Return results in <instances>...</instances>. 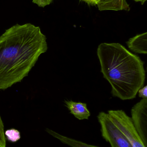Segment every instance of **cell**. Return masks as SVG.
<instances>
[{
	"label": "cell",
	"mask_w": 147,
	"mask_h": 147,
	"mask_svg": "<svg viewBox=\"0 0 147 147\" xmlns=\"http://www.w3.org/2000/svg\"><path fill=\"white\" fill-rule=\"evenodd\" d=\"M47 49L39 27L16 24L6 30L0 36V90L21 82Z\"/></svg>",
	"instance_id": "6da1fadb"
},
{
	"label": "cell",
	"mask_w": 147,
	"mask_h": 147,
	"mask_svg": "<svg viewBox=\"0 0 147 147\" xmlns=\"http://www.w3.org/2000/svg\"><path fill=\"white\" fill-rule=\"evenodd\" d=\"M97 53L101 72L111 85L112 96L123 100L135 98L145 84L144 62L119 43H102Z\"/></svg>",
	"instance_id": "7a4b0ae2"
},
{
	"label": "cell",
	"mask_w": 147,
	"mask_h": 147,
	"mask_svg": "<svg viewBox=\"0 0 147 147\" xmlns=\"http://www.w3.org/2000/svg\"><path fill=\"white\" fill-rule=\"evenodd\" d=\"M108 114L114 124L123 134L133 147H146L144 146L131 117L122 110H110Z\"/></svg>",
	"instance_id": "3957f363"
},
{
	"label": "cell",
	"mask_w": 147,
	"mask_h": 147,
	"mask_svg": "<svg viewBox=\"0 0 147 147\" xmlns=\"http://www.w3.org/2000/svg\"><path fill=\"white\" fill-rule=\"evenodd\" d=\"M104 139L111 147H133L127 138L114 124L108 113L101 112L97 116Z\"/></svg>",
	"instance_id": "277c9868"
},
{
	"label": "cell",
	"mask_w": 147,
	"mask_h": 147,
	"mask_svg": "<svg viewBox=\"0 0 147 147\" xmlns=\"http://www.w3.org/2000/svg\"><path fill=\"white\" fill-rule=\"evenodd\" d=\"M132 121L144 146L147 147V99L142 98L131 109Z\"/></svg>",
	"instance_id": "5b68a950"
},
{
	"label": "cell",
	"mask_w": 147,
	"mask_h": 147,
	"mask_svg": "<svg viewBox=\"0 0 147 147\" xmlns=\"http://www.w3.org/2000/svg\"><path fill=\"white\" fill-rule=\"evenodd\" d=\"M65 105L70 113L79 120H88L91 113L87 107V104L81 102H76L72 100L65 101Z\"/></svg>",
	"instance_id": "8992f818"
},
{
	"label": "cell",
	"mask_w": 147,
	"mask_h": 147,
	"mask_svg": "<svg viewBox=\"0 0 147 147\" xmlns=\"http://www.w3.org/2000/svg\"><path fill=\"white\" fill-rule=\"evenodd\" d=\"M128 48L133 52L140 54L147 53V33L138 34L127 42Z\"/></svg>",
	"instance_id": "52a82bcc"
},
{
	"label": "cell",
	"mask_w": 147,
	"mask_h": 147,
	"mask_svg": "<svg viewBox=\"0 0 147 147\" xmlns=\"http://www.w3.org/2000/svg\"><path fill=\"white\" fill-rule=\"evenodd\" d=\"M46 131L53 137L56 138L64 144L71 147H99L87 144L70 137H66L49 129H47Z\"/></svg>",
	"instance_id": "ba28073f"
},
{
	"label": "cell",
	"mask_w": 147,
	"mask_h": 147,
	"mask_svg": "<svg viewBox=\"0 0 147 147\" xmlns=\"http://www.w3.org/2000/svg\"><path fill=\"white\" fill-rule=\"evenodd\" d=\"M4 134L8 140L12 142H16L20 138V135L19 131L14 129L7 130Z\"/></svg>",
	"instance_id": "9c48e42d"
},
{
	"label": "cell",
	"mask_w": 147,
	"mask_h": 147,
	"mask_svg": "<svg viewBox=\"0 0 147 147\" xmlns=\"http://www.w3.org/2000/svg\"><path fill=\"white\" fill-rule=\"evenodd\" d=\"M6 141L4 131V125L0 116V147H6Z\"/></svg>",
	"instance_id": "30bf717a"
},
{
	"label": "cell",
	"mask_w": 147,
	"mask_h": 147,
	"mask_svg": "<svg viewBox=\"0 0 147 147\" xmlns=\"http://www.w3.org/2000/svg\"><path fill=\"white\" fill-rule=\"evenodd\" d=\"M53 0H33V2L39 7H44L51 3Z\"/></svg>",
	"instance_id": "8fae6325"
},
{
	"label": "cell",
	"mask_w": 147,
	"mask_h": 147,
	"mask_svg": "<svg viewBox=\"0 0 147 147\" xmlns=\"http://www.w3.org/2000/svg\"><path fill=\"white\" fill-rule=\"evenodd\" d=\"M139 96L142 98L147 99V86H145L138 90Z\"/></svg>",
	"instance_id": "7c38bea8"
},
{
	"label": "cell",
	"mask_w": 147,
	"mask_h": 147,
	"mask_svg": "<svg viewBox=\"0 0 147 147\" xmlns=\"http://www.w3.org/2000/svg\"><path fill=\"white\" fill-rule=\"evenodd\" d=\"M87 3L91 5H96L98 4L101 0H82Z\"/></svg>",
	"instance_id": "4fadbf2b"
},
{
	"label": "cell",
	"mask_w": 147,
	"mask_h": 147,
	"mask_svg": "<svg viewBox=\"0 0 147 147\" xmlns=\"http://www.w3.org/2000/svg\"><path fill=\"white\" fill-rule=\"evenodd\" d=\"M134 1L136 2H140L142 4H143L145 3V2H146L147 0H134Z\"/></svg>",
	"instance_id": "5bb4252c"
}]
</instances>
